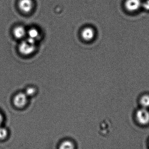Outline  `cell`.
<instances>
[{
    "label": "cell",
    "instance_id": "1",
    "mask_svg": "<svg viewBox=\"0 0 149 149\" xmlns=\"http://www.w3.org/2000/svg\"><path fill=\"white\" fill-rule=\"evenodd\" d=\"M36 49V41L29 38L22 41L18 46L19 52L24 56L31 55L35 52Z\"/></svg>",
    "mask_w": 149,
    "mask_h": 149
},
{
    "label": "cell",
    "instance_id": "2",
    "mask_svg": "<svg viewBox=\"0 0 149 149\" xmlns=\"http://www.w3.org/2000/svg\"><path fill=\"white\" fill-rule=\"evenodd\" d=\"M28 97L24 93H20L16 95L13 99V104L17 108L24 107L28 103Z\"/></svg>",
    "mask_w": 149,
    "mask_h": 149
},
{
    "label": "cell",
    "instance_id": "3",
    "mask_svg": "<svg viewBox=\"0 0 149 149\" xmlns=\"http://www.w3.org/2000/svg\"><path fill=\"white\" fill-rule=\"evenodd\" d=\"M137 121L141 125H145L149 123V112L147 109L143 107L136 113Z\"/></svg>",
    "mask_w": 149,
    "mask_h": 149
},
{
    "label": "cell",
    "instance_id": "4",
    "mask_svg": "<svg viewBox=\"0 0 149 149\" xmlns=\"http://www.w3.org/2000/svg\"><path fill=\"white\" fill-rule=\"evenodd\" d=\"M142 4V2L141 0H127L125 6L128 11L134 12L139 9L141 7Z\"/></svg>",
    "mask_w": 149,
    "mask_h": 149
},
{
    "label": "cell",
    "instance_id": "5",
    "mask_svg": "<svg viewBox=\"0 0 149 149\" xmlns=\"http://www.w3.org/2000/svg\"><path fill=\"white\" fill-rule=\"evenodd\" d=\"M18 6L23 12L29 13L33 8V2L32 0H20L18 3Z\"/></svg>",
    "mask_w": 149,
    "mask_h": 149
},
{
    "label": "cell",
    "instance_id": "6",
    "mask_svg": "<svg viewBox=\"0 0 149 149\" xmlns=\"http://www.w3.org/2000/svg\"><path fill=\"white\" fill-rule=\"evenodd\" d=\"M95 32L94 30L91 27L85 28L81 32V36L86 41H92L94 38Z\"/></svg>",
    "mask_w": 149,
    "mask_h": 149
},
{
    "label": "cell",
    "instance_id": "7",
    "mask_svg": "<svg viewBox=\"0 0 149 149\" xmlns=\"http://www.w3.org/2000/svg\"><path fill=\"white\" fill-rule=\"evenodd\" d=\"M26 30L22 26H17L13 30V34L17 39H21L23 38L27 35Z\"/></svg>",
    "mask_w": 149,
    "mask_h": 149
},
{
    "label": "cell",
    "instance_id": "8",
    "mask_svg": "<svg viewBox=\"0 0 149 149\" xmlns=\"http://www.w3.org/2000/svg\"><path fill=\"white\" fill-rule=\"evenodd\" d=\"M28 38L36 42V40L40 37V33L37 29L32 28L30 29L27 32Z\"/></svg>",
    "mask_w": 149,
    "mask_h": 149
},
{
    "label": "cell",
    "instance_id": "9",
    "mask_svg": "<svg viewBox=\"0 0 149 149\" xmlns=\"http://www.w3.org/2000/svg\"><path fill=\"white\" fill-rule=\"evenodd\" d=\"M74 148H75V146L74 143L69 140H66L62 142L59 147V149H74Z\"/></svg>",
    "mask_w": 149,
    "mask_h": 149
},
{
    "label": "cell",
    "instance_id": "10",
    "mask_svg": "<svg viewBox=\"0 0 149 149\" xmlns=\"http://www.w3.org/2000/svg\"><path fill=\"white\" fill-rule=\"evenodd\" d=\"M140 103L143 107L147 109L149 107V95H145L141 98Z\"/></svg>",
    "mask_w": 149,
    "mask_h": 149
},
{
    "label": "cell",
    "instance_id": "11",
    "mask_svg": "<svg viewBox=\"0 0 149 149\" xmlns=\"http://www.w3.org/2000/svg\"><path fill=\"white\" fill-rule=\"evenodd\" d=\"M8 131L5 128L0 127V140H3L6 139L8 136Z\"/></svg>",
    "mask_w": 149,
    "mask_h": 149
},
{
    "label": "cell",
    "instance_id": "12",
    "mask_svg": "<svg viewBox=\"0 0 149 149\" xmlns=\"http://www.w3.org/2000/svg\"><path fill=\"white\" fill-rule=\"evenodd\" d=\"M36 93V88L32 87H30L27 88L25 90V93L28 97L33 96Z\"/></svg>",
    "mask_w": 149,
    "mask_h": 149
},
{
    "label": "cell",
    "instance_id": "13",
    "mask_svg": "<svg viewBox=\"0 0 149 149\" xmlns=\"http://www.w3.org/2000/svg\"><path fill=\"white\" fill-rule=\"evenodd\" d=\"M142 7L146 10H149V0H146L142 3Z\"/></svg>",
    "mask_w": 149,
    "mask_h": 149
},
{
    "label": "cell",
    "instance_id": "14",
    "mask_svg": "<svg viewBox=\"0 0 149 149\" xmlns=\"http://www.w3.org/2000/svg\"><path fill=\"white\" fill-rule=\"evenodd\" d=\"M3 121V117L2 113L0 112V127L1 126Z\"/></svg>",
    "mask_w": 149,
    "mask_h": 149
}]
</instances>
